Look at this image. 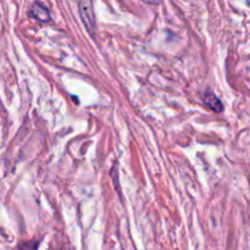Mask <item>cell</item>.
Segmentation results:
<instances>
[{
    "label": "cell",
    "mask_w": 250,
    "mask_h": 250,
    "mask_svg": "<svg viewBox=\"0 0 250 250\" xmlns=\"http://www.w3.org/2000/svg\"><path fill=\"white\" fill-rule=\"evenodd\" d=\"M78 11L85 29L92 37L95 36V17L92 0H78Z\"/></svg>",
    "instance_id": "6da1fadb"
},
{
    "label": "cell",
    "mask_w": 250,
    "mask_h": 250,
    "mask_svg": "<svg viewBox=\"0 0 250 250\" xmlns=\"http://www.w3.org/2000/svg\"><path fill=\"white\" fill-rule=\"evenodd\" d=\"M29 16L38 20L39 22L50 21V11L42 2H33L32 4L31 9H29Z\"/></svg>",
    "instance_id": "7a4b0ae2"
},
{
    "label": "cell",
    "mask_w": 250,
    "mask_h": 250,
    "mask_svg": "<svg viewBox=\"0 0 250 250\" xmlns=\"http://www.w3.org/2000/svg\"><path fill=\"white\" fill-rule=\"evenodd\" d=\"M203 100L207 104L209 109H211L215 112H222L224 111V105H222L221 100L216 97L212 92H207L203 95Z\"/></svg>",
    "instance_id": "3957f363"
},
{
    "label": "cell",
    "mask_w": 250,
    "mask_h": 250,
    "mask_svg": "<svg viewBox=\"0 0 250 250\" xmlns=\"http://www.w3.org/2000/svg\"><path fill=\"white\" fill-rule=\"evenodd\" d=\"M39 241L32 239V241H24L17 246V250H38Z\"/></svg>",
    "instance_id": "277c9868"
},
{
    "label": "cell",
    "mask_w": 250,
    "mask_h": 250,
    "mask_svg": "<svg viewBox=\"0 0 250 250\" xmlns=\"http://www.w3.org/2000/svg\"><path fill=\"white\" fill-rule=\"evenodd\" d=\"M144 2H148V4H159V2H161L163 0H143Z\"/></svg>",
    "instance_id": "5b68a950"
}]
</instances>
